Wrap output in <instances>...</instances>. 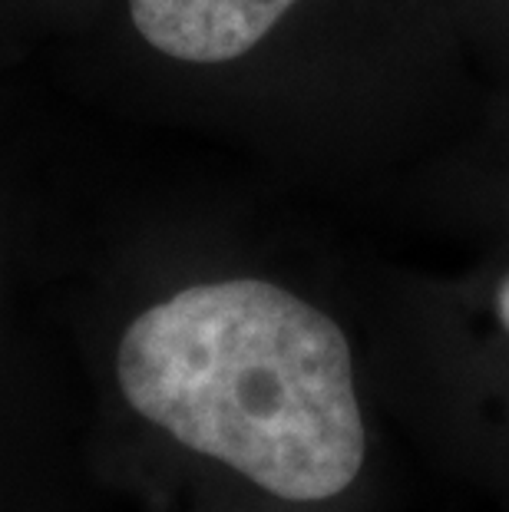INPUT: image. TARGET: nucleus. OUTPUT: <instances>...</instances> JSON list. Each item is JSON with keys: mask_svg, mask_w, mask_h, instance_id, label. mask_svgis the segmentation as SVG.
Segmentation results:
<instances>
[{"mask_svg": "<svg viewBox=\"0 0 509 512\" xmlns=\"http://www.w3.org/2000/svg\"><path fill=\"white\" fill-rule=\"evenodd\" d=\"M126 403L288 503L344 493L367 433L338 321L272 281L186 288L129 324L116 354Z\"/></svg>", "mask_w": 509, "mask_h": 512, "instance_id": "nucleus-1", "label": "nucleus"}, {"mask_svg": "<svg viewBox=\"0 0 509 512\" xmlns=\"http://www.w3.org/2000/svg\"><path fill=\"white\" fill-rule=\"evenodd\" d=\"M298 0H129L149 47L182 63H225L262 43Z\"/></svg>", "mask_w": 509, "mask_h": 512, "instance_id": "nucleus-2", "label": "nucleus"}, {"mask_svg": "<svg viewBox=\"0 0 509 512\" xmlns=\"http://www.w3.org/2000/svg\"><path fill=\"white\" fill-rule=\"evenodd\" d=\"M496 314H500V324L509 331V275L503 278L500 291H496Z\"/></svg>", "mask_w": 509, "mask_h": 512, "instance_id": "nucleus-3", "label": "nucleus"}]
</instances>
